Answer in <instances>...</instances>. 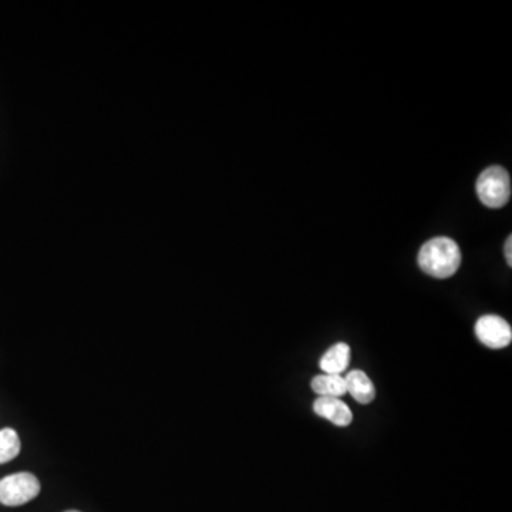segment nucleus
Wrapping results in <instances>:
<instances>
[{"mask_svg": "<svg viewBox=\"0 0 512 512\" xmlns=\"http://www.w3.org/2000/svg\"><path fill=\"white\" fill-rule=\"evenodd\" d=\"M19 434L13 429L0 430V464L15 460L20 453Z\"/></svg>", "mask_w": 512, "mask_h": 512, "instance_id": "nucleus-9", "label": "nucleus"}, {"mask_svg": "<svg viewBox=\"0 0 512 512\" xmlns=\"http://www.w3.org/2000/svg\"><path fill=\"white\" fill-rule=\"evenodd\" d=\"M476 335L490 349H504L512 340V329L507 320L497 315L481 316L476 323Z\"/></svg>", "mask_w": 512, "mask_h": 512, "instance_id": "nucleus-4", "label": "nucleus"}, {"mask_svg": "<svg viewBox=\"0 0 512 512\" xmlns=\"http://www.w3.org/2000/svg\"><path fill=\"white\" fill-rule=\"evenodd\" d=\"M346 389L353 399L360 404H369L375 400V384L362 370H352L345 377Z\"/></svg>", "mask_w": 512, "mask_h": 512, "instance_id": "nucleus-6", "label": "nucleus"}, {"mask_svg": "<svg viewBox=\"0 0 512 512\" xmlns=\"http://www.w3.org/2000/svg\"><path fill=\"white\" fill-rule=\"evenodd\" d=\"M350 363V348L346 343H336L320 359V369L325 375L342 376Z\"/></svg>", "mask_w": 512, "mask_h": 512, "instance_id": "nucleus-7", "label": "nucleus"}, {"mask_svg": "<svg viewBox=\"0 0 512 512\" xmlns=\"http://www.w3.org/2000/svg\"><path fill=\"white\" fill-rule=\"evenodd\" d=\"M312 390L319 397H333V399H339V397L345 396L348 393L346 389L345 377L338 375H320L316 376L311 383Z\"/></svg>", "mask_w": 512, "mask_h": 512, "instance_id": "nucleus-8", "label": "nucleus"}, {"mask_svg": "<svg viewBox=\"0 0 512 512\" xmlns=\"http://www.w3.org/2000/svg\"><path fill=\"white\" fill-rule=\"evenodd\" d=\"M477 194L488 208H503L511 197V180L507 170L493 165L481 173L477 180Z\"/></svg>", "mask_w": 512, "mask_h": 512, "instance_id": "nucleus-2", "label": "nucleus"}, {"mask_svg": "<svg viewBox=\"0 0 512 512\" xmlns=\"http://www.w3.org/2000/svg\"><path fill=\"white\" fill-rule=\"evenodd\" d=\"M313 410L323 419L332 421L339 427H348L353 420L352 410L342 400L333 397H319L313 403Z\"/></svg>", "mask_w": 512, "mask_h": 512, "instance_id": "nucleus-5", "label": "nucleus"}, {"mask_svg": "<svg viewBox=\"0 0 512 512\" xmlns=\"http://www.w3.org/2000/svg\"><path fill=\"white\" fill-rule=\"evenodd\" d=\"M66 512H80V511H74V510H72V511H66Z\"/></svg>", "mask_w": 512, "mask_h": 512, "instance_id": "nucleus-11", "label": "nucleus"}, {"mask_svg": "<svg viewBox=\"0 0 512 512\" xmlns=\"http://www.w3.org/2000/svg\"><path fill=\"white\" fill-rule=\"evenodd\" d=\"M421 271L437 279L453 276L461 265V251L451 238L430 239L419 252Z\"/></svg>", "mask_w": 512, "mask_h": 512, "instance_id": "nucleus-1", "label": "nucleus"}, {"mask_svg": "<svg viewBox=\"0 0 512 512\" xmlns=\"http://www.w3.org/2000/svg\"><path fill=\"white\" fill-rule=\"evenodd\" d=\"M512 237H508L507 242H505V259H507L508 265H512Z\"/></svg>", "mask_w": 512, "mask_h": 512, "instance_id": "nucleus-10", "label": "nucleus"}, {"mask_svg": "<svg viewBox=\"0 0 512 512\" xmlns=\"http://www.w3.org/2000/svg\"><path fill=\"white\" fill-rule=\"evenodd\" d=\"M40 493L39 480L30 473L12 474L0 480V504L19 507L35 500Z\"/></svg>", "mask_w": 512, "mask_h": 512, "instance_id": "nucleus-3", "label": "nucleus"}]
</instances>
